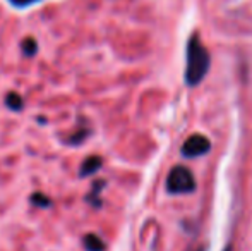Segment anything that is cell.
<instances>
[{
  "label": "cell",
  "mask_w": 252,
  "mask_h": 251,
  "mask_svg": "<svg viewBox=\"0 0 252 251\" xmlns=\"http://www.w3.org/2000/svg\"><path fill=\"white\" fill-rule=\"evenodd\" d=\"M31 203L34 205V207H40V208H50L52 207V200L47 196V194L40 193V191H36V193L31 194Z\"/></svg>",
  "instance_id": "9"
},
{
  "label": "cell",
  "mask_w": 252,
  "mask_h": 251,
  "mask_svg": "<svg viewBox=\"0 0 252 251\" xmlns=\"http://www.w3.org/2000/svg\"><path fill=\"white\" fill-rule=\"evenodd\" d=\"M209 66H211V55H209L208 48L202 45L201 36L194 33L187 41V50H186V77L187 86H197L206 74L209 72Z\"/></svg>",
  "instance_id": "1"
},
{
  "label": "cell",
  "mask_w": 252,
  "mask_h": 251,
  "mask_svg": "<svg viewBox=\"0 0 252 251\" xmlns=\"http://www.w3.org/2000/svg\"><path fill=\"white\" fill-rule=\"evenodd\" d=\"M83 246L86 251H105L106 250V245L105 241L100 238L98 234H93V232H90V234H86L83 238Z\"/></svg>",
  "instance_id": "6"
},
{
  "label": "cell",
  "mask_w": 252,
  "mask_h": 251,
  "mask_svg": "<svg viewBox=\"0 0 252 251\" xmlns=\"http://www.w3.org/2000/svg\"><path fill=\"white\" fill-rule=\"evenodd\" d=\"M106 186V181L105 179H96V181L93 182V186H91V191L90 194L86 196V201L90 205H93L94 208H100L101 207V198H100V193L101 189Z\"/></svg>",
  "instance_id": "5"
},
{
  "label": "cell",
  "mask_w": 252,
  "mask_h": 251,
  "mask_svg": "<svg viewBox=\"0 0 252 251\" xmlns=\"http://www.w3.org/2000/svg\"><path fill=\"white\" fill-rule=\"evenodd\" d=\"M91 134V129L90 127H79L76 129L69 138H67V143L69 144H81L83 141H86V138Z\"/></svg>",
  "instance_id": "7"
},
{
  "label": "cell",
  "mask_w": 252,
  "mask_h": 251,
  "mask_svg": "<svg viewBox=\"0 0 252 251\" xmlns=\"http://www.w3.org/2000/svg\"><path fill=\"white\" fill-rule=\"evenodd\" d=\"M166 191L170 194H189L196 191V179L186 165H175L166 178Z\"/></svg>",
  "instance_id": "2"
},
{
  "label": "cell",
  "mask_w": 252,
  "mask_h": 251,
  "mask_svg": "<svg viewBox=\"0 0 252 251\" xmlns=\"http://www.w3.org/2000/svg\"><path fill=\"white\" fill-rule=\"evenodd\" d=\"M194 251H206L204 246H201V248H197V250H194Z\"/></svg>",
  "instance_id": "12"
},
{
  "label": "cell",
  "mask_w": 252,
  "mask_h": 251,
  "mask_svg": "<svg viewBox=\"0 0 252 251\" xmlns=\"http://www.w3.org/2000/svg\"><path fill=\"white\" fill-rule=\"evenodd\" d=\"M103 165V158L100 155H90L88 158H84L79 169V178H88V176L96 174Z\"/></svg>",
  "instance_id": "4"
},
{
  "label": "cell",
  "mask_w": 252,
  "mask_h": 251,
  "mask_svg": "<svg viewBox=\"0 0 252 251\" xmlns=\"http://www.w3.org/2000/svg\"><path fill=\"white\" fill-rule=\"evenodd\" d=\"M21 48H23V54L26 55V57H33L34 54L38 52V43L34 38H26V40L23 41V45H21Z\"/></svg>",
  "instance_id": "10"
},
{
  "label": "cell",
  "mask_w": 252,
  "mask_h": 251,
  "mask_svg": "<svg viewBox=\"0 0 252 251\" xmlns=\"http://www.w3.org/2000/svg\"><path fill=\"white\" fill-rule=\"evenodd\" d=\"M211 150V141L208 140L202 134H192L189 136L182 144V155L187 158H196V157H202L208 151Z\"/></svg>",
  "instance_id": "3"
},
{
  "label": "cell",
  "mask_w": 252,
  "mask_h": 251,
  "mask_svg": "<svg viewBox=\"0 0 252 251\" xmlns=\"http://www.w3.org/2000/svg\"><path fill=\"white\" fill-rule=\"evenodd\" d=\"M5 105L10 108V110L19 112L21 108L24 107V102H23V98H21L19 95L14 93V91H10V93H7V97H5Z\"/></svg>",
  "instance_id": "8"
},
{
  "label": "cell",
  "mask_w": 252,
  "mask_h": 251,
  "mask_svg": "<svg viewBox=\"0 0 252 251\" xmlns=\"http://www.w3.org/2000/svg\"><path fill=\"white\" fill-rule=\"evenodd\" d=\"M225 251H232V248H230V246H226V248H225Z\"/></svg>",
  "instance_id": "13"
},
{
  "label": "cell",
  "mask_w": 252,
  "mask_h": 251,
  "mask_svg": "<svg viewBox=\"0 0 252 251\" xmlns=\"http://www.w3.org/2000/svg\"><path fill=\"white\" fill-rule=\"evenodd\" d=\"M9 2L16 7H28V5H31V3L40 2V0H9Z\"/></svg>",
  "instance_id": "11"
}]
</instances>
